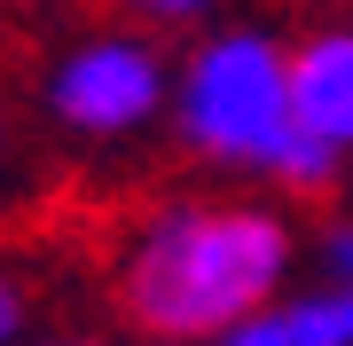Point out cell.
<instances>
[{
	"mask_svg": "<svg viewBox=\"0 0 353 346\" xmlns=\"http://www.w3.org/2000/svg\"><path fill=\"white\" fill-rule=\"evenodd\" d=\"M290 268V236L275 213L212 205L165 213L126 260V315L157 338H220L228 323L259 315Z\"/></svg>",
	"mask_w": 353,
	"mask_h": 346,
	"instance_id": "obj_1",
	"label": "cell"
},
{
	"mask_svg": "<svg viewBox=\"0 0 353 346\" xmlns=\"http://www.w3.org/2000/svg\"><path fill=\"white\" fill-rule=\"evenodd\" d=\"M181 134L204 157L228 166H267L290 189H322L338 173V142H322L314 126H299L290 110V55L259 32H228L189 64L181 87Z\"/></svg>",
	"mask_w": 353,
	"mask_h": 346,
	"instance_id": "obj_2",
	"label": "cell"
},
{
	"mask_svg": "<svg viewBox=\"0 0 353 346\" xmlns=\"http://www.w3.org/2000/svg\"><path fill=\"white\" fill-rule=\"evenodd\" d=\"M165 103V71L141 39H87L48 79V110L79 134H134Z\"/></svg>",
	"mask_w": 353,
	"mask_h": 346,
	"instance_id": "obj_3",
	"label": "cell"
},
{
	"mask_svg": "<svg viewBox=\"0 0 353 346\" xmlns=\"http://www.w3.org/2000/svg\"><path fill=\"white\" fill-rule=\"evenodd\" d=\"M290 110L322 142L353 150V32H322L290 55Z\"/></svg>",
	"mask_w": 353,
	"mask_h": 346,
	"instance_id": "obj_4",
	"label": "cell"
},
{
	"mask_svg": "<svg viewBox=\"0 0 353 346\" xmlns=\"http://www.w3.org/2000/svg\"><path fill=\"white\" fill-rule=\"evenodd\" d=\"M220 346H353V283H338L322 299H290V307L267 299L259 315L228 323Z\"/></svg>",
	"mask_w": 353,
	"mask_h": 346,
	"instance_id": "obj_5",
	"label": "cell"
},
{
	"mask_svg": "<svg viewBox=\"0 0 353 346\" xmlns=\"http://www.w3.org/2000/svg\"><path fill=\"white\" fill-rule=\"evenodd\" d=\"M330 276H338V283H353V229H338V236H330Z\"/></svg>",
	"mask_w": 353,
	"mask_h": 346,
	"instance_id": "obj_6",
	"label": "cell"
},
{
	"mask_svg": "<svg viewBox=\"0 0 353 346\" xmlns=\"http://www.w3.org/2000/svg\"><path fill=\"white\" fill-rule=\"evenodd\" d=\"M16 315H24V299H16V283H0V346L16 338Z\"/></svg>",
	"mask_w": 353,
	"mask_h": 346,
	"instance_id": "obj_7",
	"label": "cell"
},
{
	"mask_svg": "<svg viewBox=\"0 0 353 346\" xmlns=\"http://www.w3.org/2000/svg\"><path fill=\"white\" fill-rule=\"evenodd\" d=\"M134 8H150V16H196L204 0H134Z\"/></svg>",
	"mask_w": 353,
	"mask_h": 346,
	"instance_id": "obj_8",
	"label": "cell"
}]
</instances>
